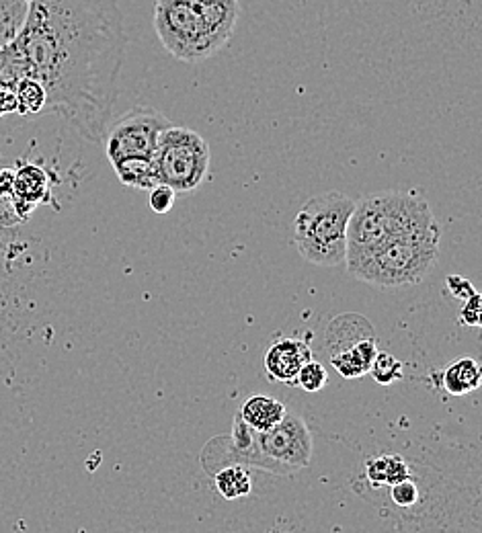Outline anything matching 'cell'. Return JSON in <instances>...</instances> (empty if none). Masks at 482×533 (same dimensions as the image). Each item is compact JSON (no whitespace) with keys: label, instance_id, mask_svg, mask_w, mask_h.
Instances as JSON below:
<instances>
[{"label":"cell","instance_id":"4316f807","mask_svg":"<svg viewBox=\"0 0 482 533\" xmlns=\"http://www.w3.org/2000/svg\"><path fill=\"white\" fill-rule=\"evenodd\" d=\"M23 3H27V5H29V3H33V0H23Z\"/></svg>","mask_w":482,"mask_h":533},{"label":"cell","instance_id":"52a82bcc","mask_svg":"<svg viewBox=\"0 0 482 533\" xmlns=\"http://www.w3.org/2000/svg\"><path fill=\"white\" fill-rule=\"evenodd\" d=\"M355 199L327 191L310 197L294 220V240L298 253L314 265L337 267L345 263L347 224Z\"/></svg>","mask_w":482,"mask_h":533},{"label":"cell","instance_id":"ba28073f","mask_svg":"<svg viewBox=\"0 0 482 533\" xmlns=\"http://www.w3.org/2000/svg\"><path fill=\"white\" fill-rule=\"evenodd\" d=\"M210 169V144L189 128H167L154 154L156 185L187 193L202 185Z\"/></svg>","mask_w":482,"mask_h":533},{"label":"cell","instance_id":"5b68a950","mask_svg":"<svg viewBox=\"0 0 482 533\" xmlns=\"http://www.w3.org/2000/svg\"><path fill=\"white\" fill-rule=\"evenodd\" d=\"M439 224L429 220L388 238L382 246L349 271L376 287L415 285L433 269L439 257Z\"/></svg>","mask_w":482,"mask_h":533},{"label":"cell","instance_id":"7a4b0ae2","mask_svg":"<svg viewBox=\"0 0 482 533\" xmlns=\"http://www.w3.org/2000/svg\"><path fill=\"white\" fill-rule=\"evenodd\" d=\"M238 13V0H156L154 31L173 58L199 64L228 46Z\"/></svg>","mask_w":482,"mask_h":533},{"label":"cell","instance_id":"83f0119b","mask_svg":"<svg viewBox=\"0 0 482 533\" xmlns=\"http://www.w3.org/2000/svg\"><path fill=\"white\" fill-rule=\"evenodd\" d=\"M0 162H3V154H0Z\"/></svg>","mask_w":482,"mask_h":533},{"label":"cell","instance_id":"3957f363","mask_svg":"<svg viewBox=\"0 0 482 533\" xmlns=\"http://www.w3.org/2000/svg\"><path fill=\"white\" fill-rule=\"evenodd\" d=\"M429 220H433V212L417 191H378L355 199L347 224V271L368 259L394 234Z\"/></svg>","mask_w":482,"mask_h":533},{"label":"cell","instance_id":"7c38bea8","mask_svg":"<svg viewBox=\"0 0 482 533\" xmlns=\"http://www.w3.org/2000/svg\"><path fill=\"white\" fill-rule=\"evenodd\" d=\"M286 406L269 396H251L240 408V421L253 431H269L286 417Z\"/></svg>","mask_w":482,"mask_h":533},{"label":"cell","instance_id":"9a60e30c","mask_svg":"<svg viewBox=\"0 0 482 533\" xmlns=\"http://www.w3.org/2000/svg\"><path fill=\"white\" fill-rule=\"evenodd\" d=\"M15 97H17V115L21 117H35L44 113L48 107V93L44 85L35 78H21L15 85Z\"/></svg>","mask_w":482,"mask_h":533},{"label":"cell","instance_id":"ac0fdd59","mask_svg":"<svg viewBox=\"0 0 482 533\" xmlns=\"http://www.w3.org/2000/svg\"><path fill=\"white\" fill-rule=\"evenodd\" d=\"M370 374L378 384L390 386L398 380H403V363L390 353H376L370 365Z\"/></svg>","mask_w":482,"mask_h":533},{"label":"cell","instance_id":"d6986e66","mask_svg":"<svg viewBox=\"0 0 482 533\" xmlns=\"http://www.w3.org/2000/svg\"><path fill=\"white\" fill-rule=\"evenodd\" d=\"M327 380H329L327 369L323 367V363H318L314 359H310L300 369V374L296 376V384L302 390H306V392H320V390H323L327 386Z\"/></svg>","mask_w":482,"mask_h":533},{"label":"cell","instance_id":"603a6c76","mask_svg":"<svg viewBox=\"0 0 482 533\" xmlns=\"http://www.w3.org/2000/svg\"><path fill=\"white\" fill-rule=\"evenodd\" d=\"M23 220L15 208V195H0V226L13 228L19 226Z\"/></svg>","mask_w":482,"mask_h":533},{"label":"cell","instance_id":"8992f818","mask_svg":"<svg viewBox=\"0 0 482 533\" xmlns=\"http://www.w3.org/2000/svg\"><path fill=\"white\" fill-rule=\"evenodd\" d=\"M230 443L238 462L281 476H290L306 468L312 460L310 429L292 413H286L284 421L261 433L247 427L238 417L234 421Z\"/></svg>","mask_w":482,"mask_h":533},{"label":"cell","instance_id":"484cf974","mask_svg":"<svg viewBox=\"0 0 482 533\" xmlns=\"http://www.w3.org/2000/svg\"><path fill=\"white\" fill-rule=\"evenodd\" d=\"M17 113V97L11 89H0V117Z\"/></svg>","mask_w":482,"mask_h":533},{"label":"cell","instance_id":"4fadbf2b","mask_svg":"<svg viewBox=\"0 0 482 533\" xmlns=\"http://www.w3.org/2000/svg\"><path fill=\"white\" fill-rule=\"evenodd\" d=\"M376 353H378V347H376V337H374V339H366V341L357 343L351 349L333 353L331 363L345 380H355L370 372V365Z\"/></svg>","mask_w":482,"mask_h":533},{"label":"cell","instance_id":"2e32d148","mask_svg":"<svg viewBox=\"0 0 482 533\" xmlns=\"http://www.w3.org/2000/svg\"><path fill=\"white\" fill-rule=\"evenodd\" d=\"M27 11L29 5L23 0H0V50L13 44L25 23Z\"/></svg>","mask_w":482,"mask_h":533},{"label":"cell","instance_id":"277c9868","mask_svg":"<svg viewBox=\"0 0 482 533\" xmlns=\"http://www.w3.org/2000/svg\"><path fill=\"white\" fill-rule=\"evenodd\" d=\"M173 123L167 115L154 107H134L117 121H111L105 130V156L122 181V185L134 189H152L154 177V154L158 138Z\"/></svg>","mask_w":482,"mask_h":533},{"label":"cell","instance_id":"d4e9b609","mask_svg":"<svg viewBox=\"0 0 482 533\" xmlns=\"http://www.w3.org/2000/svg\"><path fill=\"white\" fill-rule=\"evenodd\" d=\"M448 287H450V292L454 294V298L458 300H468L470 296H474V287L468 279L460 277V275H450L448 277Z\"/></svg>","mask_w":482,"mask_h":533},{"label":"cell","instance_id":"ffe728a7","mask_svg":"<svg viewBox=\"0 0 482 533\" xmlns=\"http://www.w3.org/2000/svg\"><path fill=\"white\" fill-rule=\"evenodd\" d=\"M175 205V191L167 185H154L150 189V210L156 214H167Z\"/></svg>","mask_w":482,"mask_h":533},{"label":"cell","instance_id":"30bf717a","mask_svg":"<svg viewBox=\"0 0 482 533\" xmlns=\"http://www.w3.org/2000/svg\"><path fill=\"white\" fill-rule=\"evenodd\" d=\"M310 359L312 351L308 343L300 339H284L273 343L265 353V369L277 382L296 384V376Z\"/></svg>","mask_w":482,"mask_h":533},{"label":"cell","instance_id":"8fae6325","mask_svg":"<svg viewBox=\"0 0 482 533\" xmlns=\"http://www.w3.org/2000/svg\"><path fill=\"white\" fill-rule=\"evenodd\" d=\"M374 337H376L374 328L366 318H361L357 314H343V316L335 318L329 326L327 349L333 355V353L351 349L357 343L366 341V339H374Z\"/></svg>","mask_w":482,"mask_h":533},{"label":"cell","instance_id":"44dd1931","mask_svg":"<svg viewBox=\"0 0 482 533\" xmlns=\"http://www.w3.org/2000/svg\"><path fill=\"white\" fill-rule=\"evenodd\" d=\"M392 501L400 507H413L419 501V490L417 484L407 478L403 482H398L392 486Z\"/></svg>","mask_w":482,"mask_h":533},{"label":"cell","instance_id":"6da1fadb","mask_svg":"<svg viewBox=\"0 0 482 533\" xmlns=\"http://www.w3.org/2000/svg\"><path fill=\"white\" fill-rule=\"evenodd\" d=\"M126 29L117 0H33L11 44L23 78L89 142H101L119 95Z\"/></svg>","mask_w":482,"mask_h":533},{"label":"cell","instance_id":"9c48e42d","mask_svg":"<svg viewBox=\"0 0 482 533\" xmlns=\"http://www.w3.org/2000/svg\"><path fill=\"white\" fill-rule=\"evenodd\" d=\"M52 201L50 175L35 162H19L15 167V208L25 222L37 205Z\"/></svg>","mask_w":482,"mask_h":533},{"label":"cell","instance_id":"7402d4cb","mask_svg":"<svg viewBox=\"0 0 482 533\" xmlns=\"http://www.w3.org/2000/svg\"><path fill=\"white\" fill-rule=\"evenodd\" d=\"M411 478V472H409V466L403 458L398 456H386V472H384V484H398Z\"/></svg>","mask_w":482,"mask_h":533},{"label":"cell","instance_id":"5bb4252c","mask_svg":"<svg viewBox=\"0 0 482 533\" xmlns=\"http://www.w3.org/2000/svg\"><path fill=\"white\" fill-rule=\"evenodd\" d=\"M480 380V365L470 357L458 359L444 372V388L454 396H464L478 390Z\"/></svg>","mask_w":482,"mask_h":533},{"label":"cell","instance_id":"e0dca14e","mask_svg":"<svg viewBox=\"0 0 482 533\" xmlns=\"http://www.w3.org/2000/svg\"><path fill=\"white\" fill-rule=\"evenodd\" d=\"M216 486L220 495L228 501L243 499L251 492V476L243 466H226L216 474Z\"/></svg>","mask_w":482,"mask_h":533},{"label":"cell","instance_id":"cb8c5ba5","mask_svg":"<svg viewBox=\"0 0 482 533\" xmlns=\"http://www.w3.org/2000/svg\"><path fill=\"white\" fill-rule=\"evenodd\" d=\"M480 312H482V300H480V294H474L468 300H464L460 322L466 326H472V328L480 326V320H482Z\"/></svg>","mask_w":482,"mask_h":533}]
</instances>
